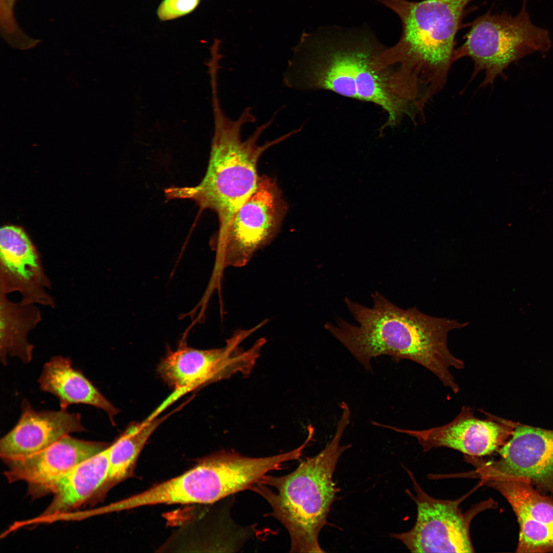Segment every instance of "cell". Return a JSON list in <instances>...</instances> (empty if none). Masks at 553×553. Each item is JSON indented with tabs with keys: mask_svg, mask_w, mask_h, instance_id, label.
Segmentation results:
<instances>
[{
	"mask_svg": "<svg viewBox=\"0 0 553 553\" xmlns=\"http://www.w3.org/2000/svg\"><path fill=\"white\" fill-rule=\"evenodd\" d=\"M365 27L326 26L304 33L294 50L290 67V87L306 91L324 90L380 107L387 119L379 129L397 126L406 116L413 121V105L392 91L391 73L374 67L377 56L386 48Z\"/></svg>",
	"mask_w": 553,
	"mask_h": 553,
	"instance_id": "obj_1",
	"label": "cell"
},
{
	"mask_svg": "<svg viewBox=\"0 0 553 553\" xmlns=\"http://www.w3.org/2000/svg\"><path fill=\"white\" fill-rule=\"evenodd\" d=\"M399 17L400 39L376 57L374 67L391 72L400 98L424 108L444 86L454 62L455 38L474 0H375Z\"/></svg>",
	"mask_w": 553,
	"mask_h": 553,
	"instance_id": "obj_2",
	"label": "cell"
},
{
	"mask_svg": "<svg viewBox=\"0 0 553 553\" xmlns=\"http://www.w3.org/2000/svg\"><path fill=\"white\" fill-rule=\"evenodd\" d=\"M372 297V308L344 300L358 325L341 318L336 326L325 325L367 370H372V358L382 355L396 361L412 360L434 374L446 366L452 356L447 345L448 334L455 328L452 320L427 315L416 307L400 308L378 292Z\"/></svg>",
	"mask_w": 553,
	"mask_h": 553,
	"instance_id": "obj_3",
	"label": "cell"
},
{
	"mask_svg": "<svg viewBox=\"0 0 553 553\" xmlns=\"http://www.w3.org/2000/svg\"><path fill=\"white\" fill-rule=\"evenodd\" d=\"M218 88L216 86L211 87L214 132L206 173L198 185L168 187L165 194L168 199L192 200L201 209L214 211L219 219L217 238H219L226 231L236 211L256 190L260 178L257 165L261 155L302 128L258 145L259 137L272 124L273 116L242 141L243 125L256 120L251 108H246L237 119H230L221 107Z\"/></svg>",
	"mask_w": 553,
	"mask_h": 553,
	"instance_id": "obj_4",
	"label": "cell"
},
{
	"mask_svg": "<svg viewBox=\"0 0 553 553\" xmlns=\"http://www.w3.org/2000/svg\"><path fill=\"white\" fill-rule=\"evenodd\" d=\"M341 409L334 435L320 453L307 458L288 475H266L251 486L268 502L272 510L271 515L287 530L291 552H325L318 536L338 491L333 473L342 453L351 446L340 444L350 416L348 405Z\"/></svg>",
	"mask_w": 553,
	"mask_h": 553,
	"instance_id": "obj_5",
	"label": "cell"
},
{
	"mask_svg": "<svg viewBox=\"0 0 553 553\" xmlns=\"http://www.w3.org/2000/svg\"><path fill=\"white\" fill-rule=\"evenodd\" d=\"M523 0L521 11L513 16L506 12H487L471 24L463 44L455 50L454 62L470 57L474 62L472 78L482 71L481 87L492 84L513 62L535 52L545 53L551 47L548 30L534 25Z\"/></svg>",
	"mask_w": 553,
	"mask_h": 553,
	"instance_id": "obj_6",
	"label": "cell"
},
{
	"mask_svg": "<svg viewBox=\"0 0 553 553\" xmlns=\"http://www.w3.org/2000/svg\"><path fill=\"white\" fill-rule=\"evenodd\" d=\"M264 324L262 322L252 328L235 331L220 348L197 349L182 340L177 349L168 351L158 366L159 376L173 389V394L156 412L160 413L180 397L206 385L239 373L249 375L266 339H257L247 350L240 344Z\"/></svg>",
	"mask_w": 553,
	"mask_h": 553,
	"instance_id": "obj_7",
	"label": "cell"
},
{
	"mask_svg": "<svg viewBox=\"0 0 553 553\" xmlns=\"http://www.w3.org/2000/svg\"><path fill=\"white\" fill-rule=\"evenodd\" d=\"M287 210L274 180L260 177L252 195L234 214L224 233L217 238L215 262L206 290L212 292L223 270L246 265L254 254L278 233Z\"/></svg>",
	"mask_w": 553,
	"mask_h": 553,
	"instance_id": "obj_8",
	"label": "cell"
},
{
	"mask_svg": "<svg viewBox=\"0 0 553 553\" xmlns=\"http://www.w3.org/2000/svg\"><path fill=\"white\" fill-rule=\"evenodd\" d=\"M407 471L415 493L407 492L417 506L416 521L409 531L392 533L391 537L402 542L412 552H474L470 535L472 519L491 503H481L463 513L459 507L461 499L443 500L430 496L411 472Z\"/></svg>",
	"mask_w": 553,
	"mask_h": 553,
	"instance_id": "obj_9",
	"label": "cell"
},
{
	"mask_svg": "<svg viewBox=\"0 0 553 553\" xmlns=\"http://www.w3.org/2000/svg\"><path fill=\"white\" fill-rule=\"evenodd\" d=\"M498 452V459L477 467L475 477H518L553 496V430L516 425Z\"/></svg>",
	"mask_w": 553,
	"mask_h": 553,
	"instance_id": "obj_10",
	"label": "cell"
},
{
	"mask_svg": "<svg viewBox=\"0 0 553 553\" xmlns=\"http://www.w3.org/2000/svg\"><path fill=\"white\" fill-rule=\"evenodd\" d=\"M51 282L39 255L25 231L13 225L0 230V294L17 292L28 304L55 307L47 291Z\"/></svg>",
	"mask_w": 553,
	"mask_h": 553,
	"instance_id": "obj_11",
	"label": "cell"
},
{
	"mask_svg": "<svg viewBox=\"0 0 553 553\" xmlns=\"http://www.w3.org/2000/svg\"><path fill=\"white\" fill-rule=\"evenodd\" d=\"M499 492L513 509L519 525L516 552H553V496L544 494L525 480L496 476L480 479Z\"/></svg>",
	"mask_w": 553,
	"mask_h": 553,
	"instance_id": "obj_12",
	"label": "cell"
},
{
	"mask_svg": "<svg viewBox=\"0 0 553 553\" xmlns=\"http://www.w3.org/2000/svg\"><path fill=\"white\" fill-rule=\"evenodd\" d=\"M488 415V419H480L474 416L472 409L464 406L453 420L440 427L411 430L380 426L416 438L424 452L445 447L466 456L479 457L498 451L506 442L513 430L507 426V422L496 421L495 417Z\"/></svg>",
	"mask_w": 553,
	"mask_h": 553,
	"instance_id": "obj_13",
	"label": "cell"
},
{
	"mask_svg": "<svg viewBox=\"0 0 553 553\" xmlns=\"http://www.w3.org/2000/svg\"><path fill=\"white\" fill-rule=\"evenodd\" d=\"M108 446L67 435L40 452L6 462L5 476L9 482L23 481L40 491L50 492L75 466Z\"/></svg>",
	"mask_w": 553,
	"mask_h": 553,
	"instance_id": "obj_14",
	"label": "cell"
},
{
	"mask_svg": "<svg viewBox=\"0 0 553 553\" xmlns=\"http://www.w3.org/2000/svg\"><path fill=\"white\" fill-rule=\"evenodd\" d=\"M86 431L79 413L67 410H35L24 400L13 429L0 440V456L6 462L50 446L66 435Z\"/></svg>",
	"mask_w": 553,
	"mask_h": 553,
	"instance_id": "obj_15",
	"label": "cell"
},
{
	"mask_svg": "<svg viewBox=\"0 0 553 553\" xmlns=\"http://www.w3.org/2000/svg\"><path fill=\"white\" fill-rule=\"evenodd\" d=\"M38 382L41 391L53 394L59 401L61 410L73 404H84L104 411L115 425L116 408L83 373L74 368L69 357H52L44 366Z\"/></svg>",
	"mask_w": 553,
	"mask_h": 553,
	"instance_id": "obj_16",
	"label": "cell"
},
{
	"mask_svg": "<svg viewBox=\"0 0 553 553\" xmlns=\"http://www.w3.org/2000/svg\"><path fill=\"white\" fill-rule=\"evenodd\" d=\"M109 446L75 466L51 488L54 497L44 516L59 515L80 505L104 485L109 468Z\"/></svg>",
	"mask_w": 553,
	"mask_h": 553,
	"instance_id": "obj_17",
	"label": "cell"
},
{
	"mask_svg": "<svg viewBox=\"0 0 553 553\" xmlns=\"http://www.w3.org/2000/svg\"><path fill=\"white\" fill-rule=\"evenodd\" d=\"M41 321L36 305L15 302L0 294V359L4 365L8 356L26 364L31 361L34 346L28 335Z\"/></svg>",
	"mask_w": 553,
	"mask_h": 553,
	"instance_id": "obj_18",
	"label": "cell"
},
{
	"mask_svg": "<svg viewBox=\"0 0 553 553\" xmlns=\"http://www.w3.org/2000/svg\"><path fill=\"white\" fill-rule=\"evenodd\" d=\"M165 419L149 417L142 422L132 423L110 445L109 468L104 484L111 486L131 475L146 442Z\"/></svg>",
	"mask_w": 553,
	"mask_h": 553,
	"instance_id": "obj_19",
	"label": "cell"
},
{
	"mask_svg": "<svg viewBox=\"0 0 553 553\" xmlns=\"http://www.w3.org/2000/svg\"><path fill=\"white\" fill-rule=\"evenodd\" d=\"M17 0H0V26L3 36L12 43H33L34 39L27 36L15 19L14 7Z\"/></svg>",
	"mask_w": 553,
	"mask_h": 553,
	"instance_id": "obj_20",
	"label": "cell"
},
{
	"mask_svg": "<svg viewBox=\"0 0 553 553\" xmlns=\"http://www.w3.org/2000/svg\"><path fill=\"white\" fill-rule=\"evenodd\" d=\"M201 0H163L160 4L157 14L160 20L177 18L193 12Z\"/></svg>",
	"mask_w": 553,
	"mask_h": 553,
	"instance_id": "obj_21",
	"label": "cell"
}]
</instances>
